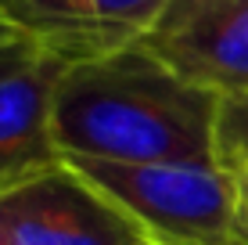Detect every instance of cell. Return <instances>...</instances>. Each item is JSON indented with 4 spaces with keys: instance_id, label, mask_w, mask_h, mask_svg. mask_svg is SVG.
Segmentation results:
<instances>
[{
    "instance_id": "52a82bcc",
    "label": "cell",
    "mask_w": 248,
    "mask_h": 245,
    "mask_svg": "<svg viewBox=\"0 0 248 245\" xmlns=\"http://www.w3.org/2000/svg\"><path fill=\"white\" fill-rule=\"evenodd\" d=\"M216 151H219V163L230 170L248 166V94H234L219 101Z\"/></svg>"
},
{
    "instance_id": "6da1fadb",
    "label": "cell",
    "mask_w": 248,
    "mask_h": 245,
    "mask_svg": "<svg viewBox=\"0 0 248 245\" xmlns=\"http://www.w3.org/2000/svg\"><path fill=\"white\" fill-rule=\"evenodd\" d=\"M219 94L173 72L144 44L68 65L54 90L62 159L219 163Z\"/></svg>"
},
{
    "instance_id": "7a4b0ae2",
    "label": "cell",
    "mask_w": 248,
    "mask_h": 245,
    "mask_svg": "<svg viewBox=\"0 0 248 245\" xmlns=\"http://www.w3.org/2000/svg\"><path fill=\"white\" fill-rule=\"evenodd\" d=\"M155 245H248L237 170L223 163H101L65 159Z\"/></svg>"
},
{
    "instance_id": "30bf717a",
    "label": "cell",
    "mask_w": 248,
    "mask_h": 245,
    "mask_svg": "<svg viewBox=\"0 0 248 245\" xmlns=\"http://www.w3.org/2000/svg\"><path fill=\"white\" fill-rule=\"evenodd\" d=\"M0 245H18V242H15V238H11V234H7V231H4V227H0Z\"/></svg>"
},
{
    "instance_id": "5b68a950",
    "label": "cell",
    "mask_w": 248,
    "mask_h": 245,
    "mask_svg": "<svg viewBox=\"0 0 248 245\" xmlns=\"http://www.w3.org/2000/svg\"><path fill=\"white\" fill-rule=\"evenodd\" d=\"M162 7L166 0H0L32 44L68 65L140 44Z\"/></svg>"
},
{
    "instance_id": "277c9868",
    "label": "cell",
    "mask_w": 248,
    "mask_h": 245,
    "mask_svg": "<svg viewBox=\"0 0 248 245\" xmlns=\"http://www.w3.org/2000/svg\"><path fill=\"white\" fill-rule=\"evenodd\" d=\"M140 44L212 94H248V0H166Z\"/></svg>"
},
{
    "instance_id": "ba28073f",
    "label": "cell",
    "mask_w": 248,
    "mask_h": 245,
    "mask_svg": "<svg viewBox=\"0 0 248 245\" xmlns=\"http://www.w3.org/2000/svg\"><path fill=\"white\" fill-rule=\"evenodd\" d=\"M40 54V47L0 11V80H7L11 72H18L22 65H29Z\"/></svg>"
},
{
    "instance_id": "9c48e42d",
    "label": "cell",
    "mask_w": 248,
    "mask_h": 245,
    "mask_svg": "<svg viewBox=\"0 0 248 245\" xmlns=\"http://www.w3.org/2000/svg\"><path fill=\"white\" fill-rule=\"evenodd\" d=\"M237 184H241V198H245V213H248V166L237 170Z\"/></svg>"
},
{
    "instance_id": "8992f818",
    "label": "cell",
    "mask_w": 248,
    "mask_h": 245,
    "mask_svg": "<svg viewBox=\"0 0 248 245\" xmlns=\"http://www.w3.org/2000/svg\"><path fill=\"white\" fill-rule=\"evenodd\" d=\"M68 62L40 50L0 80V195L62 163L54 141V90Z\"/></svg>"
},
{
    "instance_id": "8fae6325",
    "label": "cell",
    "mask_w": 248,
    "mask_h": 245,
    "mask_svg": "<svg viewBox=\"0 0 248 245\" xmlns=\"http://www.w3.org/2000/svg\"><path fill=\"white\" fill-rule=\"evenodd\" d=\"M151 245H155V242H151Z\"/></svg>"
},
{
    "instance_id": "3957f363",
    "label": "cell",
    "mask_w": 248,
    "mask_h": 245,
    "mask_svg": "<svg viewBox=\"0 0 248 245\" xmlns=\"http://www.w3.org/2000/svg\"><path fill=\"white\" fill-rule=\"evenodd\" d=\"M0 227L18 245H151L148 234L65 159L0 195Z\"/></svg>"
}]
</instances>
